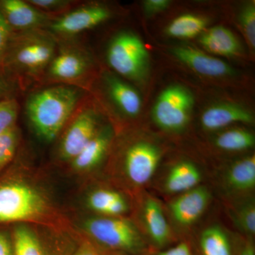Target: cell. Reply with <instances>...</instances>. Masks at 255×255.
Returning a JSON list of instances; mask_svg holds the SVG:
<instances>
[{
    "mask_svg": "<svg viewBox=\"0 0 255 255\" xmlns=\"http://www.w3.org/2000/svg\"><path fill=\"white\" fill-rule=\"evenodd\" d=\"M200 43L210 53L224 56L237 54L241 50L238 38L223 26L210 28L201 36Z\"/></svg>",
    "mask_w": 255,
    "mask_h": 255,
    "instance_id": "20",
    "label": "cell"
},
{
    "mask_svg": "<svg viewBox=\"0 0 255 255\" xmlns=\"http://www.w3.org/2000/svg\"><path fill=\"white\" fill-rule=\"evenodd\" d=\"M158 255H191V254L188 245L182 243L167 251L162 252Z\"/></svg>",
    "mask_w": 255,
    "mask_h": 255,
    "instance_id": "33",
    "label": "cell"
},
{
    "mask_svg": "<svg viewBox=\"0 0 255 255\" xmlns=\"http://www.w3.org/2000/svg\"><path fill=\"white\" fill-rule=\"evenodd\" d=\"M28 2L37 9L54 16V14H63L71 9L75 1L69 0H28Z\"/></svg>",
    "mask_w": 255,
    "mask_h": 255,
    "instance_id": "29",
    "label": "cell"
},
{
    "mask_svg": "<svg viewBox=\"0 0 255 255\" xmlns=\"http://www.w3.org/2000/svg\"><path fill=\"white\" fill-rule=\"evenodd\" d=\"M173 54L196 73L208 77L226 76L232 73L231 67L222 60L191 47L174 48Z\"/></svg>",
    "mask_w": 255,
    "mask_h": 255,
    "instance_id": "14",
    "label": "cell"
},
{
    "mask_svg": "<svg viewBox=\"0 0 255 255\" xmlns=\"http://www.w3.org/2000/svg\"><path fill=\"white\" fill-rule=\"evenodd\" d=\"M58 147V155L71 161L100 130V115L86 99L82 100L66 124Z\"/></svg>",
    "mask_w": 255,
    "mask_h": 255,
    "instance_id": "7",
    "label": "cell"
},
{
    "mask_svg": "<svg viewBox=\"0 0 255 255\" xmlns=\"http://www.w3.org/2000/svg\"><path fill=\"white\" fill-rule=\"evenodd\" d=\"M93 68L88 50L70 38H58L56 53L47 68L41 83L66 85L86 90Z\"/></svg>",
    "mask_w": 255,
    "mask_h": 255,
    "instance_id": "3",
    "label": "cell"
},
{
    "mask_svg": "<svg viewBox=\"0 0 255 255\" xmlns=\"http://www.w3.org/2000/svg\"><path fill=\"white\" fill-rule=\"evenodd\" d=\"M19 141V132L16 127L0 134V167L14 157Z\"/></svg>",
    "mask_w": 255,
    "mask_h": 255,
    "instance_id": "27",
    "label": "cell"
},
{
    "mask_svg": "<svg viewBox=\"0 0 255 255\" xmlns=\"http://www.w3.org/2000/svg\"><path fill=\"white\" fill-rule=\"evenodd\" d=\"M110 16V9L103 5H82L56 16L44 29L58 38L67 39L99 26Z\"/></svg>",
    "mask_w": 255,
    "mask_h": 255,
    "instance_id": "9",
    "label": "cell"
},
{
    "mask_svg": "<svg viewBox=\"0 0 255 255\" xmlns=\"http://www.w3.org/2000/svg\"><path fill=\"white\" fill-rule=\"evenodd\" d=\"M206 21L194 14H183L174 19L167 28L169 36L177 38H191L205 29Z\"/></svg>",
    "mask_w": 255,
    "mask_h": 255,
    "instance_id": "24",
    "label": "cell"
},
{
    "mask_svg": "<svg viewBox=\"0 0 255 255\" xmlns=\"http://www.w3.org/2000/svg\"><path fill=\"white\" fill-rule=\"evenodd\" d=\"M13 33L12 28L0 11V73H4L5 56Z\"/></svg>",
    "mask_w": 255,
    "mask_h": 255,
    "instance_id": "31",
    "label": "cell"
},
{
    "mask_svg": "<svg viewBox=\"0 0 255 255\" xmlns=\"http://www.w3.org/2000/svg\"><path fill=\"white\" fill-rule=\"evenodd\" d=\"M104 82L109 98L119 112L132 118L138 115L141 99L133 87L113 75H105Z\"/></svg>",
    "mask_w": 255,
    "mask_h": 255,
    "instance_id": "13",
    "label": "cell"
},
{
    "mask_svg": "<svg viewBox=\"0 0 255 255\" xmlns=\"http://www.w3.org/2000/svg\"><path fill=\"white\" fill-rule=\"evenodd\" d=\"M110 127L100 128L83 149L70 161L75 170L86 172L97 167L102 162L112 142Z\"/></svg>",
    "mask_w": 255,
    "mask_h": 255,
    "instance_id": "16",
    "label": "cell"
},
{
    "mask_svg": "<svg viewBox=\"0 0 255 255\" xmlns=\"http://www.w3.org/2000/svg\"><path fill=\"white\" fill-rule=\"evenodd\" d=\"M193 105L192 95L187 89L179 85L167 87L157 99L152 117L161 128L179 131L189 122Z\"/></svg>",
    "mask_w": 255,
    "mask_h": 255,
    "instance_id": "8",
    "label": "cell"
},
{
    "mask_svg": "<svg viewBox=\"0 0 255 255\" xmlns=\"http://www.w3.org/2000/svg\"><path fill=\"white\" fill-rule=\"evenodd\" d=\"M87 205L92 211L110 217H119L128 209L124 196L117 191L105 189L92 192L87 198Z\"/></svg>",
    "mask_w": 255,
    "mask_h": 255,
    "instance_id": "21",
    "label": "cell"
},
{
    "mask_svg": "<svg viewBox=\"0 0 255 255\" xmlns=\"http://www.w3.org/2000/svg\"><path fill=\"white\" fill-rule=\"evenodd\" d=\"M19 107L15 99L0 101V134L16 127Z\"/></svg>",
    "mask_w": 255,
    "mask_h": 255,
    "instance_id": "28",
    "label": "cell"
},
{
    "mask_svg": "<svg viewBox=\"0 0 255 255\" xmlns=\"http://www.w3.org/2000/svg\"><path fill=\"white\" fill-rule=\"evenodd\" d=\"M239 255H255L254 245L251 241H248L242 248Z\"/></svg>",
    "mask_w": 255,
    "mask_h": 255,
    "instance_id": "35",
    "label": "cell"
},
{
    "mask_svg": "<svg viewBox=\"0 0 255 255\" xmlns=\"http://www.w3.org/2000/svg\"><path fill=\"white\" fill-rule=\"evenodd\" d=\"M0 11L14 31L44 29L55 18L42 12L23 0H1Z\"/></svg>",
    "mask_w": 255,
    "mask_h": 255,
    "instance_id": "11",
    "label": "cell"
},
{
    "mask_svg": "<svg viewBox=\"0 0 255 255\" xmlns=\"http://www.w3.org/2000/svg\"><path fill=\"white\" fill-rule=\"evenodd\" d=\"M253 117L243 107L221 104L209 107L203 113L201 123L207 130H216L236 123H253Z\"/></svg>",
    "mask_w": 255,
    "mask_h": 255,
    "instance_id": "15",
    "label": "cell"
},
{
    "mask_svg": "<svg viewBox=\"0 0 255 255\" xmlns=\"http://www.w3.org/2000/svg\"><path fill=\"white\" fill-rule=\"evenodd\" d=\"M209 191L204 187H196L180 194L169 204V210L176 222L190 226L204 214L210 201Z\"/></svg>",
    "mask_w": 255,
    "mask_h": 255,
    "instance_id": "12",
    "label": "cell"
},
{
    "mask_svg": "<svg viewBox=\"0 0 255 255\" xmlns=\"http://www.w3.org/2000/svg\"><path fill=\"white\" fill-rule=\"evenodd\" d=\"M58 38L43 28L14 31L4 63V73L14 75L23 85L40 82L53 60Z\"/></svg>",
    "mask_w": 255,
    "mask_h": 255,
    "instance_id": "2",
    "label": "cell"
},
{
    "mask_svg": "<svg viewBox=\"0 0 255 255\" xmlns=\"http://www.w3.org/2000/svg\"><path fill=\"white\" fill-rule=\"evenodd\" d=\"M14 255H44L39 239L27 226L16 228L14 234Z\"/></svg>",
    "mask_w": 255,
    "mask_h": 255,
    "instance_id": "25",
    "label": "cell"
},
{
    "mask_svg": "<svg viewBox=\"0 0 255 255\" xmlns=\"http://www.w3.org/2000/svg\"><path fill=\"white\" fill-rule=\"evenodd\" d=\"M85 231L104 246L137 253L144 248L141 236L130 221L119 217L92 218L85 221Z\"/></svg>",
    "mask_w": 255,
    "mask_h": 255,
    "instance_id": "6",
    "label": "cell"
},
{
    "mask_svg": "<svg viewBox=\"0 0 255 255\" xmlns=\"http://www.w3.org/2000/svg\"><path fill=\"white\" fill-rule=\"evenodd\" d=\"M201 180V172L195 164L182 161L169 170L164 180V190L169 194H182L198 187Z\"/></svg>",
    "mask_w": 255,
    "mask_h": 255,
    "instance_id": "18",
    "label": "cell"
},
{
    "mask_svg": "<svg viewBox=\"0 0 255 255\" xmlns=\"http://www.w3.org/2000/svg\"><path fill=\"white\" fill-rule=\"evenodd\" d=\"M203 255H232L228 236L219 226H213L203 231L200 240Z\"/></svg>",
    "mask_w": 255,
    "mask_h": 255,
    "instance_id": "22",
    "label": "cell"
},
{
    "mask_svg": "<svg viewBox=\"0 0 255 255\" xmlns=\"http://www.w3.org/2000/svg\"><path fill=\"white\" fill-rule=\"evenodd\" d=\"M111 68L121 76L141 80L148 67V52L143 42L131 32L119 33L112 38L107 51Z\"/></svg>",
    "mask_w": 255,
    "mask_h": 255,
    "instance_id": "5",
    "label": "cell"
},
{
    "mask_svg": "<svg viewBox=\"0 0 255 255\" xmlns=\"http://www.w3.org/2000/svg\"><path fill=\"white\" fill-rule=\"evenodd\" d=\"M236 226L250 236L255 234V204L253 200L247 201L237 206L233 213Z\"/></svg>",
    "mask_w": 255,
    "mask_h": 255,
    "instance_id": "26",
    "label": "cell"
},
{
    "mask_svg": "<svg viewBox=\"0 0 255 255\" xmlns=\"http://www.w3.org/2000/svg\"><path fill=\"white\" fill-rule=\"evenodd\" d=\"M255 136L251 132L243 129H232L219 134L215 139V145L228 152H241L255 145Z\"/></svg>",
    "mask_w": 255,
    "mask_h": 255,
    "instance_id": "23",
    "label": "cell"
},
{
    "mask_svg": "<svg viewBox=\"0 0 255 255\" xmlns=\"http://www.w3.org/2000/svg\"><path fill=\"white\" fill-rule=\"evenodd\" d=\"M47 209L45 198L30 184L11 182L0 185V223L39 219Z\"/></svg>",
    "mask_w": 255,
    "mask_h": 255,
    "instance_id": "4",
    "label": "cell"
},
{
    "mask_svg": "<svg viewBox=\"0 0 255 255\" xmlns=\"http://www.w3.org/2000/svg\"><path fill=\"white\" fill-rule=\"evenodd\" d=\"M0 255H12L11 244L7 236L0 232Z\"/></svg>",
    "mask_w": 255,
    "mask_h": 255,
    "instance_id": "34",
    "label": "cell"
},
{
    "mask_svg": "<svg viewBox=\"0 0 255 255\" xmlns=\"http://www.w3.org/2000/svg\"><path fill=\"white\" fill-rule=\"evenodd\" d=\"M9 91V85H7L6 82L0 75V99L4 98L5 96L8 95Z\"/></svg>",
    "mask_w": 255,
    "mask_h": 255,
    "instance_id": "36",
    "label": "cell"
},
{
    "mask_svg": "<svg viewBox=\"0 0 255 255\" xmlns=\"http://www.w3.org/2000/svg\"><path fill=\"white\" fill-rule=\"evenodd\" d=\"M225 184L233 193H246L255 187V155L236 161L228 169Z\"/></svg>",
    "mask_w": 255,
    "mask_h": 255,
    "instance_id": "19",
    "label": "cell"
},
{
    "mask_svg": "<svg viewBox=\"0 0 255 255\" xmlns=\"http://www.w3.org/2000/svg\"><path fill=\"white\" fill-rule=\"evenodd\" d=\"M161 158V150L154 144L137 142L124 152V174L132 185H145L155 174Z\"/></svg>",
    "mask_w": 255,
    "mask_h": 255,
    "instance_id": "10",
    "label": "cell"
},
{
    "mask_svg": "<svg viewBox=\"0 0 255 255\" xmlns=\"http://www.w3.org/2000/svg\"><path fill=\"white\" fill-rule=\"evenodd\" d=\"M75 255H100L97 252L90 248H83L76 253Z\"/></svg>",
    "mask_w": 255,
    "mask_h": 255,
    "instance_id": "37",
    "label": "cell"
},
{
    "mask_svg": "<svg viewBox=\"0 0 255 255\" xmlns=\"http://www.w3.org/2000/svg\"><path fill=\"white\" fill-rule=\"evenodd\" d=\"M85 92L66 85H46L31 92L25 112L33 131L44 141L55 140L85 99Z\"/></svg>",
    "mask_w": 255,
    "mask_h": 255,
    "instance_id": "1",
    "label": "cell"
},
{
    "mask_svg": "<svg viewBox=\"0 0 255 255\" xmlns=\"http://www.w3.org/2000/svg\"><path fill=\"white\" fill-rule=\"evenodd\" d=\"M240 21L243 31L252 48L255 46V6L254 3L247 5L242 10Z\"/></svg>",
    "mask_w": 255,
    "mask_h": 255,
    "instance_id": "30",
    "label": "cell"
},
{
    "mask_svg": "<svg viewBox=\"0 0 255 255\" xmlns=\"http://www.w3.org/2000/svg\"><path fill=\"white\" fill-rule=\"evenodd\" d=\"M169 4L167 0H147L143 3L144 9L147 14H155L167 9Z\"/></svg>",
    "mask_w": 255,
    "mask_h": 255,
    "instance_id": "32",
    "label": "cell"
},
{
    "mask_svg": "<svg viewBox=\"0 0 255 255\" xmlns=\"http://www.w3.org/2000/svg\"><path fill=\"white\" fill-rule=\"evenodd\" d=\"M146 231L152 241L159 246L165 245L170 238V228L162 207L155 199L147 198L142 210Z\"/></svg>",
    "mask_w": 255,
    "mask_h": 255,
    "instance_id": "17",
    "label": "cell"
}]
</instances>
